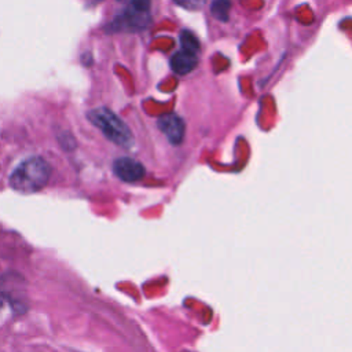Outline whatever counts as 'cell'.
Listing matches in <instances>:
<instances>
[{
  "mask_svg": "<svg viewBox=\"0 0 352 352\" xmlns=\"http://www.w3.org/2000/svg\"><path fill=\"white\" fill-rule=\"evenodd\" d=\"M87 117L113 143H116L121 147H125V148H128L133 144V136H132L128 125L111 110H109L106 107H98V109L91 110L87 114Z\"/></svg>",
  "mask_w": 352,
  "mask_h": 352,
  "instance_id": "obj_2",
  "label": "cell"
},
{
  "mask_svg": "<svg viewBox=\"0 0 352 352\" xmlns=\"http://www.w3.org/2000/svg\"><path fill=\"white\" fill-rule=\"evenodd\" d=\"M198 63V58L195 52L180 50L170 59V67L177 74H187L195 69Z\"/></svg>",
  "mask_w": 352,
  "mask_h": 352,
  "instance_id": "obj_6",
  "label": "cell"
},
{
  "mask_svg": "<svg viewBox=\"0 0 352 352\" xmlns=\"http://www.w3.org/2000/svg\"><path fill=\"white\" fill-rule=\"evenodd\" d=\"M173 1L186 10H199L206 3V0H173Z\"/></svg>",
  "mask_w": 352,
  "mask_h": 352,
  "instance_id": "obj_9",
  "label": "cell"
},
{
  "mask_svg": "<svg viewBox=\"0 0 352 352\" xmlns=\"http://www.w3.org/2000/svg\"><path fill=\"white\" fill-rule=\"evenodd\" d=\"M180 44H182V50H186V51H191L197 54L199 50V41L188 30H183L180 33Z\"/></svg>",
  "mask_w": 352,
  "mask_h": 352,
  "instance_id": "obj_8",
  "label": "cell"
},
{
  "mask_svg": "<svg viewBox=\"0 0 352 352\" xmlns=\"http://www.w3.org/2000/svg\"><path fill=\"white\" fill-rule=\"evenodd\" d=\"M0 309H1V300H0Z\"/></svg>",
  "mask_w": 352,
  "mask_h": 352,
  "instance_id": "obj_10",
  "label": "cell"
},
{
  "mask_svg": "<svg viewBox=\"0 0 352 352\" xmlns=\"http://www.w3.org/2000/svg\"><path fill=\"white\" fill-rule=\"evenodd\" d=\"M113 168H114V173L121 180L128 182V183L140 180L146 173L144 166L139 161L129 158V157H121V158L116 160Z\"/></svg>",
  "mask_w": 352,
  "mask_h": 352,
  "instance_id": "obj_5",
  "label": "cell"
},
{
  "mask_svg": "<svg viewBox=\"0 0 352 352\" xmlns=\"http://www.w3.org/2000/svg\"><path fill=\"white\" fill-rule=\"evenodd\" d=\"M51 168L47 161L40 157H32L21 162L10 176V186L12 190L30 194L41 190L50 179Z\"/></svg>",
  "mask_w": 352,
  "mask_h": 352,
  "instance_id": "obj_1",
  "label": "cell"
},
{
  "mask_svg": "<svg viewBox=\"0 0 352 352\" xmlns=\"http://www.w3.org/2000/svg\"><path fill=\"white\" fill-rule=\"evenodd\" d=\"M150 1L151 0H131L128 8L117 19L116 28L128 30L144 29L150 22Z\"/></svg>",
  "mask_w": 352,
  "mask_h": 352,
  "instance_id": "obj_3",
  "label": "cell"
},
{
  "mask_svg": "<svg viewBox=\"0 0 352 352\" xmlns=\"http://www.w3.org/2000/svg\"><path fill=\"white\" fill-rule=\"evenodd\" d=\"M230 8H231L230 0H213V3L210 6V12L216 19L226 22V21H228Z\"/></svg>",
  "mask_w": 352,
  "mask_h": 352,
  "instance_id": "obj_7",
  "label": "cell"
},
{
  "mask_svg": "<svg viewBox=\"0 0 352 352\" xmlns=\"http://www.w3.org/2000/svg\"><path fill=\"white\" fill-rule=\"evenodd\" d=\"M158 128L172 144L182 143L184 138V121L175 113H166L157 120Z\"/></svg>",
  "mask_w": 352,
  "mask_h": 352,
  "instance_id": "obj_4",
  "label": "cell"
}]
</instances>
